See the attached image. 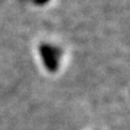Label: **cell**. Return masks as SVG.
I'll use <instances>...</instances> for the list:
<instances>
[{
	"label": "cell",
	"mask_w": 130,
	"mask_h": 130,
	"mask_svg": "<svg viewBox=\"0 0 130 130\" xmlns=\"http://www.w3.org/2000/svg\"><path fill=\"white\" fill-rule=\"evenodd\" d=\"M40 54L44 62V65L51 72H54L58 67V58H59V50L48 44H42L40 46Z\"/></svg>",
	"instance_id": "1"
},
{
	"label": "cell",
	"mask_w": 130,
	"mask_h": 130,
	"mask_svg": "<svg viewBox=\"0 0 130 130\" xmlns=\"http://www.w3.org/2000/svg\"><path fill=\"white\" fill-rule=\"evenodd\" d=\"M48 1L49 0H34V2L37 6H42V5H44V3H47Z\"/></svg>",
	"instance_id": "2"
}]
</instances>
